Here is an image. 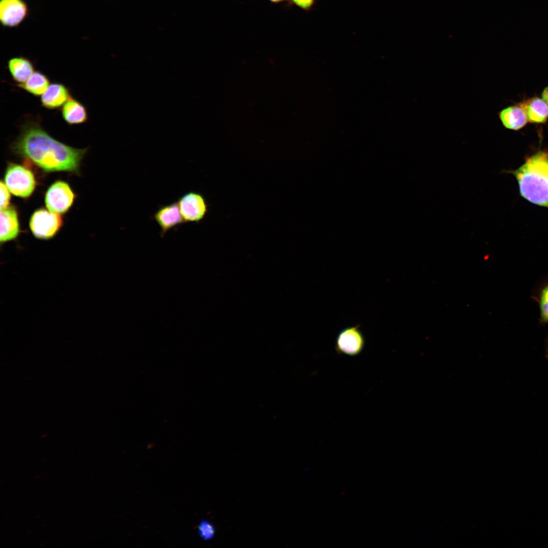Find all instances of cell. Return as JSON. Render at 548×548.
I'll use <instances>...</instances> for the list:
<instances>
[{"label":"cell","mask_w":548,"mask_h":548,"mask_svg":"<svg viewBox=\"0 0 548 548\" xmlns=\"http://www.w3.org/2000/svg\"><path fill=\"white\" fill-rule=\"evenodd\" d=\"M19 231L18 215L15 207L8 206L1 210V242H6L16 238Z\"/></svg>","instance_id":"obj_11"},{"label":"cell","mask_w":548,"mask_h":548,"mask_svg":"<svg viewBox=\"0 0 548 548\" xmlns=\"http://www.w3.org/2000/svg\"><path fill=\"white\" fill-rule=\"evenodd\" d=\"M545 357L548 358V339L547 340L546 348L545 350Z\"/></svg>","instance_id":"obj_23"},{"label":"cell","mask_w":548,"mask_h":548,"mask_svg":"<svg viewBox=\"0 0 548 548\" xmlns=\"http://www.w3.org/2000/svg\"><path fill=\"white\" fill-rule=\"evenodd\" d=\"M360 327V325L348 326L338 333L334 344L337 354L354 357L362 352L365 339Z\"/></svg>","instance_id":"obj_5"},{"label":"cell","mask_w":548,"mask_h":548,"mask_svg":"<svg viewBox=\"0 0 548 548\" xmlns=\"http://www.w3.org/2000/svg\"><path fill=\"white\" fill-rule=\"evenodd\" d=\"M533 298L538 306L540 323L548 324V279L538 287Z\"/></svg>","instance_id":"obj_17"},{"label":"cell","mask_w":548,"mask_h":548,"mask_svg":"<svg viewBox=\"0 0 548 548\" xmlns=\"http://www.w3.org/2000/svg\"><path fill=\"white\" fill-rule=\"evenodd\" d=\"M541 98L548 104V86L545 87L542 90Z\"/></svg>","instance_id":"obj_21"},{"label":"cell","mask_w":548,"mask_h":548,"mask_svg":"<svg viewBox=\"0 0 548 548\" xmlns=\"http://www.w3.org/2000/svg\"><path fill=\"white\" fill-rule=\"evenodd\" d=\"M75 195L69 185L58 181L53 183L45 195V203L51 212L62 214L67 212L73 203Z\"/></svg>","instance_id":"obj_7"},{"label":"cell","mask_w":548,"mask_h":548,"mask_svg":"<svg viewBox=\"0 0 548 548\" xmlns=\"http://www.w3.org/2000/svg\"><path fill=\"white\" fill-rule=\"evenodd\" d=\"M153 218L160 228L161 237L169 230L185 223L177 201L160 207L153 215Z\"/></svg>","instance_id":"obj_9"},{"label":"cell","mask_w":548,"mask_h":548,"mask_svg":"<svg viewBox=\"0 0 548 548\" xmlns=\"http://www.w3.org/2000/svg\"><path fill=\"white\" fill-rule=\"evenodd\" d=\"M17 155L29 159L46 172L78 173L87 149L67 146L52 137L38 121L29 120L11 146Z\"/></svg>","instance_id":"obj_1"},{"label":"cell","mask_w":548,"mask_h":548,"mask_svg":"<svg viewBox=\"0 0 548 548\" xmlns=\"http://www.w3.org/2000/svg\"><path fill=\"white\" fill-rule=\"evenodd\" d=\"M0 189H1V210H3L9 206V203L10 200V191L6 185L5 183H4L2 181L0 183Z\"/></svg>","instance_id":"obj_18"},{"label":"cell","mask_w":548,"mask_h":548,"mask_svg":"<svg viewBox=\"0 0 548 548\" xmlns=\"http://www.w3.org/2000/svg\"><path fill=\"white\" fill-rule=\"evenodd\" d=\"M71 97L69 89L64 85L54 82L50 84L42 95L41 102L44 108L54 110L63 106Z\"/></svg>","instance_id":"obj_10"},{"label":"cell","mask_w":548,"mask_h":548,"mask_svg":"<svg viewBox=\"0 0 548 548\" xmlns=\"http://www.w3.org/2000/svg\"><path fill=\"white\" fill-rule=\"evenodd\" d=\"M499 118L504 127L513 130L522 128L528 122L525 111L519 105L504 108L499 112Z\"/></svg>","instance_id":"obj_13"},{"label":"cell","mask_w":548,"mask_h":548,"mask_svg":"<svg viewBox=\"0 0 548 548\" xmlns=\"http://www.w3.org/2000/svg\"><path fill=\"white\" fill-rule=\"evenodd\" d=\"M504 172L515 176L523 197L534 204L548 207L547 151H538L516 170Z\"/></svg>","instance_id":"obj_2"},{"label":"cell","mask_w":548,"mask_h":548,"mask_svg":"<svg viewBox=\"0 0 548 548\" xmlns=\"http://www.w3.org/2000/svg\"><path fill=\"white\" fill-rule=\"evenodd\" d=\"M177 202L185 223H198L204 218L208 211L205 198L198 192H187Z\"/></svg>","instance_id":"obj_6"},{"label":"cell","mask_w":548,"mask_h":548,"mask_svg":"<svg viewBox=\"0 0 548 548\" xmlns=\"http://www.w3.org/2000/svg\"><path fill=\"white\" fill-rule=\"evenodd\" d=\"M59 214L41 209L35 212L29 221L33 235L38 238L47 239L53 237L62 225Z\"/></svg>","instance_id":"obj_4"},{"label":"cell","mask_w":548,"mask_h":548,"mask_svg":"<svg viewBox=\"0 0 548 548\" xmlns=\"http://www.w3.org/2000/svg\"><path fill=\"white\" fill-rule=\"evenodd\" d=\"M198 531L203 538L209 539L213 535L214 530L210 524L203 522L199 526Z\"/></svg>","instance_id":"obj_20"},{"label":"cell","mask_w":548,"mask_h":548,"mask_svg":"<svg viewBox=\"0 0 548 548\" xmlns=\"http://www.w3.org/2000/svg\"><path fill=\"white\" fill-rule=\"evenodd\" d=\"M50 85L48 78L43 73L36 71L24 83L17 85L28 93L38 96L42 95Z\"/></svg>","instance_id":"obj_16"},{"label":"cell","mask_w":548,"mask_h":548,"mask_svg":"<svg viewBox=\"0 0 548 548\" xmlns=\"http://www.w3.org/2000/svg\"><path fill=\"white\" fill-rule=\"evenodd\" d=\"M525 111L528 122L542 124L548 119V104L542 98L534 97L519 104Z\"/></svg>","instance_id":"obj_12"},{"label":"cell","mask_w":548,"mask_h":548,"mask_svg":"<svg viewBox=\"0 0 548 548\" xmlns=\"http://www.w3.org/2000/svg\"><path fill=\"white\" fill-rule=\"evenodd\" d=\"M269 1L270 2H271V3H272L278 4V3H282L283 2H284V1H285L286 0H269Z\"/></svg>","instance_id":"obj_22"},{"label":"cell","mask_w":548,"mask_h":548,"mask_svg":"<svg viewBox=\"0 0 548 548\" xmlns=\"http://www.w3.org/2000/svg\"><path fill=\"white\" fill-rule=\"evenodd\" d=\"M28 14L29 8L24 0H0V22L4 27L18 26Z\"/></svg>","instance_id":"obj_8"},{"label":"cell","mask_w":548,"mask_h":548,"mask_svg":"<svg viewBox=\"0 0 548 548\" xmlns=\"http://www.w3.org/2000/svg\"><path fill=\"white\" fill-rule=\"evenodd\" d=\"M8 67L13 80L17 85L25 83L34 73L32 62L22 56L15 57L8 61Z\"/></svg>","instance_id":"obj_14"},{"label":"cell","mask_w":548,"mask_h":548,"mask_svg":"<svg viewBox=\"0 0 548 548\" xmlns=\"http://www.w3.org/2000/svg\"><path fill=\"white\" fill-rule=\"evenodd\" d=\"M316 1V0H288L289 4L295 5L306 12L313 9Z\"/></svg>","instance_id":"obj_19"},{"label":"cell","mask_w":548,"mask_h":548,"mask_svg":"<svg viewBox=\"0 0 548 548\" xmlns=\"http://www.w3.org/2000/svg\"><path fill=\"white\" fill-rule=\"evenodd\" d=\"M61 115L65 122L70 125L82 124L88 119L86 107L72 97L62 106Z\"/></svg>","instance_id":"obj_15"},{"label":"cell","mask_w":548,"mask_h":548,"mask_svg":"<svg viewBox=\"0 0 548 548\" xmlns=\"http://www.w3.org/2000/svg\"><path fill=\"white\" fill-rule=\"evenodd\" d=\"M5 183L10 192L23 198L29 196L36 186V181L32 172L14 163H10L7 168Z\"/></svg>","instance_id":"obj_3"}]
</instances>
